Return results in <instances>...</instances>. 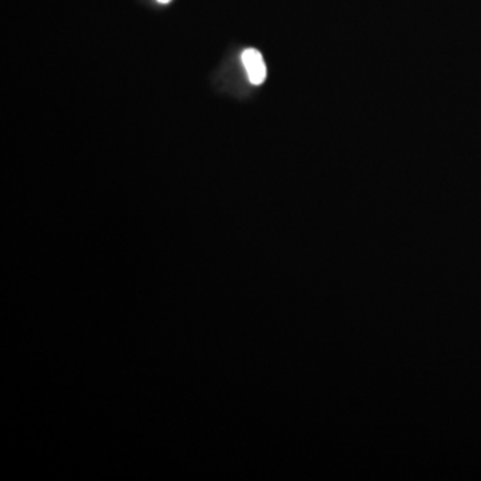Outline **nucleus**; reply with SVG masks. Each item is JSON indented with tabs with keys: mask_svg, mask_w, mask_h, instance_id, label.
Returning <instances> with one entry per match:
<instances>
[{
	"mask_svg": "<svg viewBox=\"0 0 481 481\" xmlns=\"http://www.w3.org/2000/svg\"><path fill=\"white\" fill-rule=\"evenodd\" d=\"M242 65L252 85L259 86L266 81L268 70L262 54L256 49H246L241 55Z\"/></svg>",
	"mask_w": 481,
	"mask_h": 481,
	"instance_id": "nucleus-1",
	"label": "nucleus"
},
{
	"mask_svg": "<svg viewBox=\"0 0 481 481\" xmlns=\"http://www.w3.org/2000/svg\"><path fill=\"white\" fill-rule=\"evenodd\" d=\"M158 3H161V4H168V3H170L172 0H156Z\"/></svg>",
	"mask_w": 481,
	"mask_h": 481,
	"instance_id": "nucleus-2",
	"label": "nucleus"
}]
</instances>
